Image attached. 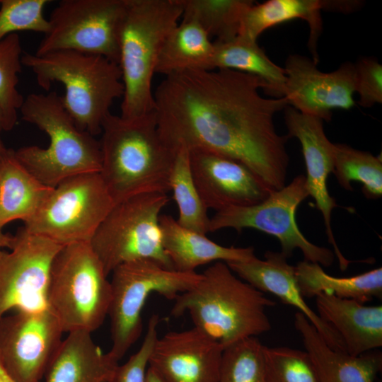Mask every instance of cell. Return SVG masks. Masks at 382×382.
I'll return each instance as SVG.
<instances>
[{"label": "cell", "instance_id": "11", "mask_svg": "<svg viewBox=\"0 0 382 382\" xmlns=\"http://www.w3.org/2000/svg\"><path fill=\"white\" fill-rule=\"evenodd\" d=\"M308 196L306 177L299 175L282 189L271 191L257 204L217 211L210 219L209 232L227 228L237 231L254 228L276 237L281 244L280 252L287 258L299 249L303 260L329 267L335 260L333 251L309 241L296 221L299 205Z\"/></svg>", "mask_w": 382, "mask_h": 382}, {"label": "cell", "instance_id": "10", "mask_svg": "<svg viewBox=\"0 0 382 382\" xmlns=\"http://www.w3.org/2000/svg\"><path fill=\"white\" fill-rule=\"evenodd\" d=\"M115 204L100 173L81 174L55 186L24 227L62 246L90 243Z\"/></svg>", "mask_w": 382, "mask_h": 382}, {"label": "cell", "instance_id": "30", "mask_svg": "<svg viewBox=\"0 0 382 382\" xmlns=\"http://www.w3.org/2000/svg\"><path fill=\"white\" fill-rule=\"evenodd\" d=\"M169 189L178 209L177 222L184 228L206 235L209 232L210 219L195 185L190 163L189 150L176 151L169 178Z\"/></svg>", "mask_w": 382, "mask_h": 382}, {"label": "cell", "instance_id": "31", "mask_svg": "<svg viewBox=\"0 0 382 382\" xmlns=\"http://www.w3.org/2000/svg\"><path fill=\"white\" fill-rule=\"evenodd\" d=\"M338 183L352 191V183L362 185V192L369 199L382 195V159L369 151L354 149L345 144L333 143V170Z\"/></svg>", "mask_w": 382, "mask_h": 382}, {"label": "cell", "instance_id": "23", "mask_svg": "<svg viewBox=\"0 0 382 382\" xmlns=\"http://www.w3.org/2000/svg\"><path fill=\"white\" fill-rule=\"evenodd\" d=\"M159 224L163 248L175 270L195 272L212 262H245L255 256L253 247L219 245L206 235L183 227L170 215H161Z\"/></svg>", "mask_w": 382, "mask_h": 382}, {"label": "cell", "instance_id": "39", "mask_svg": "<svg viewBox=\"0 0 382 382\" xmlns=\"http://www.w3.org/2000/svg\"><path fill=\"white\" fill-rule=\"evenodd\" d=\"M145 382H164L158 374L151 367L148 366Z\"/></svg>", "mask_w": 382, "mask_h": 382}, {"label": "cell", "instance_id": "25", "mask_svg": "<svg viewBox=\"0 0 382 382\" xmlns=\"http://www.w3.org/2000/svg\"><path fill=\"white\" fill-rule=\"evenodd\" d=\"M53 188L30 173L9 149L0 167V229L13 220L28 221Z\"/></svg>", "mask_w": 382, "mask_h": 382}, {"label": "cell", "instance_id": "14", "mask_svg": "<svg viewBox=\"0 0 382 382\" xmlns=\"http://www.w3.org/2000/svg\"><path fill=\"white\" fill-rule=\"evenodd\" d=\"M63 333L48 308L6 314L0 318V361L16 382H42Z\"/></svg>", "mask_w": 382, "mask_h": 382}, {"label": "cell", "instance_id": "22", "mask_svg": "<svg viewBox=\"0 0 382 382\" xmlns=\"http://www.w3.org/2000/svg\"><path fill=\"white\" fill-rule=\"evenodd\" d=\"M91 334L69 332L52 358L42 382H109L119 361L109 352L105 353Z\"/></svg>", "mask_w": 382, "mask_h": 382}, {"label": "cell", "instance_id": "42", "mask_svg": "<svg viewBox=\"0 0 382 382\" xmlns=\"http://www.w3.org/2000/svg\"><path fill=\"white\" fill-rule=\"evenodd\" d=\"M3 131H6V126H5L4 115L0 108V133Z\"/></svg>", "mask_w": 382, "mask_h": 382}, {"label": "cell", "instance_id": "1", "mask_svg": "<svg viewBox=\"0 0 382 382\" xmlns=\"http://www.w3.org/2000/svg\"><path fill=\"white\" fill-rule=\"evenodd\" d=\"M260 89L267 90L261 79L231 69L166 76L154 92L160 134L175 152L202 149L235 159L279 190L286 185L289 137L278 134L274 116L288 103Z\"/></svg>", "mask_w": 382, "mask_h": 382}, {"label": "cell", "instance_id": "15", "mask_svg": "<svg viewBox=\"0 0 382 382\" xmlns=\"http://www.w3.org/2000/svg\"><path fill=\"white\" fill-rule=\"evenodd\" d=\"M284 70V97L298 111L329 122L332 110H349L354 105V64L345 62L331 72L321 71L312 59L291 54Z\"/></svg>", "mask_w": 382, "mask_h": 382}, {"label": "cell", "instance_id": "29", "mask_svg": "<svg viewBox=\"0 0 382 382\" xmlns=\"http://www.w3.org/2000/svg\"><path fill=\"white\" fill-rule=\"evenodd\" d=\"M182 19L196 22L214 41L236 37L244 13L254 3L249 0H180Z\"/></svg>", "mask_w": 382, "mask_h": 382}, {"label": "cell", "instance_id": "13", "mask_svg": "<svg viewBox=\"0 0 382 382\" xmlns=\"http://www.w3.org/2000/svg\"><path fill=\"white\" fill-rule=\"evenodd\" d=\"M14 238L10 251L0 252V318L12 310L47 308L50 269L62 247L24 226Z\"/></svg>", "mask_w": 382, "mask_h": 382}, {"label": "cell", "instance_id": "35", "mask_svg": "<svg viewBox=\"0 0 382 382\" xmlns=\"http://www.w3.org/2000/svg\"><path fill=\"white\" fill-rule=\"evenodd\" d=\"M47 0L0 1V42L9 35L20 31L45 34L48 20L44 16Z\"/></svg>", "mask_w": 382, "mask_h": 382}, {"label": "cell", "instance_id": "38", "mask_svg": "<svg viewBox=\"0 0 382 382\" xmlns=\"http://www.w3.org/2000/svg\"><path fill=\"white\" fill-rule=\"evenodd\" d=\"M14 236H11L7 233H4L0 229V252L4 248L11 249L14 242Z\"/></svg>", "mask_w": 382, "mask_h": 382}, {"label": "cell", "instance_id": "7", "mask_svg": "<svg viewBox=\"0 0 382 382\" xmlns=\"http://www.w3.org/2000/svg\"><path fill=\"white\" fill-rule=\"evenodd\" d=\"M108 277L90 243L59 250L50 269L47 303L64 332L91 333L101 326L111 299Z\"/></svg>", "mask_w": 382, "mask_h": 382}, {"label": "cell", "instance_id": "18", "mask_svg": "<svg viewBox=\"0 0 382 382\" xmlns=\"http://www.w3.org/2000/svg\"><path fill=\"white\" fill-rule=\"evenodd\" d=\"M223 346L196 328L156 340L149 366L164 382H217Z\"/></svg>", "mask_w": 382, "mask_h": 382}, {"label": "cell", "instance_id": "32", "mask_svg": "<svg viewBox=\"0 0 382 382\" xmlns=\"http://www.w3.org/2000/svg\"><path fill=\"white\" fill-rule=\"evenodd\" d=\"M22 46L18 33L9 35L0 42V108L6 131L16 125L18 110L24 98L18 90V75L22 70Z\"/></svg>", "mask_w": 382, "mask_h": 382}, {"label": "cell", "instance_id": "8", "mask_svg": "<svg viewBox=\"0 0 382 382\" xmlns=\"http://www.w3.org/2000/svg\"><path fill=\"white\" fill-rule=\"evenodd\" d=\"M110 318L112 347L109 352L120 361L140 337L141 312L149 295L168 300L192 288L201 279L196 272L168 269L151 259L123 263L111 272Z\"/></svg>", "mask_w": 382, "mask_h": 382}, {"label": "cell", "instance_id": "9", "mask_svg": "<svg viewBox=\"0 0 382 382\" xmlns=\"http://www.w3.org/2000/svg\"><path fill=\"white\" fill-rule=\"evenodd\" d=\"M166 193L132 197L114 205L90 242L108 276L117 266L151 259L174 270L163 250L159 218Z\"/></svg>", "mask_w": 382, "mask_h": 382}, {"label": "cell", "instance_id": "37", "mask_svg": "<svg viewBox=\"0 0 382 382\" xmlns=\"http://www.w3.org/2000/svg\"><path fill=\"white\" fill-rule=\"evenodd\" d=\"M355 93L359 104L370 108L382 103V65L371 57H363L354 64Z\"/></svg>", "mask_w": 382, "mask_h": 382}, {"label": "cell", "instance_id": "5", "mask_svg": "<svg viewBox=\"0 0 382 382\" xmlns=\"http://www.w3.org/2000/svg\"><path fill=\"white\" fill-rule=\"evenodd\" d=\"M20 111L23 120L50 139L47 148L30 145L14 150L16 158L37 179L54 187L69 178L100 172V141L76 126L62 96L56 92L30 93Z\"/></svg>", "mask_w": 382, "mask_h": 382}, {"label": "cell", "instance_id": "6", "mask_svg": "<svg viewBox=\"0 0 382 382\" xmlns=\"http://www.w3.org/2000/svg\"><path fill=\"white\" fill-rule=\"evenodd\" d=\"M182 12L180 0H126L118 35L124 86L121 117L134 118L154 110L151 84L156 64Z\"/></svg>", "mask_w": 382, "mask_h": 382}, {"label": "cell", "instance_id": "41", "mask_svg": "<svg viewBox=\"0 0 382 382\" xmlns=\"http://www.w3.org/2000/svg\"><path fill=\"white\" fill-rule=\"evenodd\" d=\"M8 149H7L5 146L2 141L0 140V167L4 159L5 158L6 156L8 154Z\"/></svg>", "mask_w": 382, "mask_h": 382}, {"label": "cell", "instance_id": "27", "mask_svg": "<svg viewBox=\"0 0 382 382\" xmlns=\"http://www.w3.org/2000/svg\"><path fill=\"white\" fill-rule=\"evenodd\" d=\"M214 42L196 22L183 20L166 39L155 74L166 76L194 70H212Z\"/></svg>", "mask_w": 382, "mask_h": 382}, {"label": "cell", "instance_id": "16", "mask_svg": "<svg viewBox=\"0 0 382 382\" xmlns=\"http://www.w3.org/2000/svg\"><path fill=\"white\" fill-rule=\"evenodd\" d=\"M193 179L207 209L216 212L263 201L270 191L242 163L202 149L189 150Z\"/></svg>", "mask_w": 382, "mask_h": 382}, {"label": "cell", "instance_id": "33", "mask_svg": "<svg viewBox=\"0 0 382 382\" xmlns=\"http://www.w3.org/2000/svg\"><path fill=\"white\" fill-rule=\"evenodd\" d=\"M264 346L256 337H250L225 347L217 382H266Z\"/></svg>", "mask_w": 382, "mask_h": 382}, {"label": "cell", "instance_id": "4", "mask_svg": "<svg viewBox=\"0 0 382 382\" xmlns=\"http://www.w3.org/2000/svg\"><path fill=\"white\" fill-rule=\"evenodd\" d=\"M22 64L42 89L48 91L57 82L64 86L65 109L80 129L93 136L101 134L110 107L124 94L118 64L103 56L74 50L41 55L25 52Z\"/></svg>", "mask_w": 382, "mask_h": 382}, {"label": "cell", "instance_id": "3", "mask_svg": "<svg viewBox=\"0 0 382 382\" xmlns=\"http://www.w3.org/2000/svg\"><path fill=\"white\" fill-rule=\"evenodd\" d=\"M275 302L243 281L225 262H215L190 289L175 299L170 314L188 313L194 327L224 347L271 329L266 308Z\"/></svg>", "mask_w": 382, "mask_h": 382}, {"label": "cell", "instance_id": "20", "mask_svg": "<svg viewBox=\"0 0 382 382\" xmlns=\"http://www.w3.org/2000/svg\"><path fill=\"white\" fill-rule=\"evenodd\" d=\"M316 303L318 316L339 334L349 355L382 346V306H365L328 293L317 295Z\"/></svg>", "mask_w": 382, "mask_h": 382}, {"label": "cell", "instance_id": "17", "mask_svg": "<svg viewBox=\"0 0 382 382\" xmlns=\"http://www.w3.org/2000/svg\"><path fill=\"white\" fill-rule=\"evenodd\" d=\"M284 121L289 138H296L301 146L306 168V184L309 196L315 200L321 212L328 242L334 248L341 270H345L351 261L345 258L337 245L331 228V213L337 205L329 194L327 180L333 170V143L327 137L323 120L302 113L290 105L284 108Z\"/></svg>", "mask_w": 382, "mask_h": 382}, {"label": "cell", "instance_id": "40", "mask_svg": "<svg viewBox=\"0 0 382 382\" xmlns=\"http://www.w3.org/2000/svg\"><path fill=\"white\" fill-rule=\"evenodd\" d=\"M0 382H16L0 361Z\"/></svg>", "mask_w": 382, "mask_h": 382}, {"label": "cell", "instance_id": "21", "mask_svg": "<svg viewBox=\"0 0 382 382\" xmlns=\"http://www.w3.org/2000/svg\"><path fill=\"white\" fill-rule=\"evenodd\" d=\"M294 327L314 364L319 382H374L382 368V355L372 350L359 356L332 349L316 328L300 312Z\"/></svg>", "mask_w": 382, "mask_h": 382}, {"label": "cell", "instance_id": "36", "mask_svg": "<svg viewBox=\"0 0 382 382\" xmlns=\"http://www.w3.org/2000/svg\"><path fill=\"white\" fill-rule=\"evenodd\" d=\"M159 317L151 316L140 348L123 364L118 365L109 382H145L149 359L158 339Z\"/></svg>", "mask_w": 382, "mask_h": 382}, {"label": "cell", "instance_id": "12", "mask_svg": "<svg viewBox=\"0 0 382 382\" xmlns=\"http://www.w3.org/2000/svg\"><path fill=\"white\" fill-rule=\"evenodd\" d=\"M126 0H62L34 53L74 50L119 62L118 35Z\"/></svg>", "mask_w": 382, "mask_h": 382}, {"label": "cell", "instance_id": "2", "mask_svg": "<svg viewBox=\"0 0 382 382\" xmlns=\"http://www.w3.org/2000/svg\"><path fill=\"white\" fill-rule=\"evenodd\" d=\"M102 178L115 202L166 193L175 154L162 139L155 110L134 118L111 112L102 125Z\"/></svg>", "mask_w": 382, "mask_h": 382}, {"label": "cell", "instance_id": "28", "mask_svg": "<svg viewBox=\"0 0 382 382\" xmlns=\"http://www.w3.org/2000/svg\"><path fill=\"white\" fill-rule=\"evenodd\" d=\"M295 267V274L303 297L328 293L364 303L382 296V268L378 267L349 277L327 274L318 263L303 260Z\"/></svg>", "mask_w": 382, "mask_h": 382}, {"label": "cell", "instance_id": "24", "mask_svg": "<svg viewBox=\"0 0 382 382\" xmlns=\"http://www.w3.org/2000/svg\"><path fill=\"white\" fill-rule=\"evenodd\" d=\"M337 1L269 0L252 4L242 18L238 35L257 40L267 28L296 18L306 21L309 26L308 47L312 59L318 62L317 44L322 33V10L336 11Z\"/></svg>", "mask_w": 382, "mask_h": 382}, {"label": "cell", "instance_id": "26", "mask_svg": "<svg viewBox=\"0 0 382 382\" xmlns=\"http://www.w3.org/2000/svg\"><path fill=\"white\" fill-rule=\"evenodd\" d=\"M212 69H231L254 75L267 86V94L282 98L285 93L284 68L274 63L253 40L241 35L225 41H214Z\"/></svg>", "mask_w": 382, "mask_h": 382}, {"label": "cell", "instance_id": "34", "mask_svg": "<svg viewBox=\"0 0 382 382\" xmlns=\"http://www.w3.org/2000/svg\"><path fill=\"white\" fill-rule=\"evenodd\" d=\"M263 357L266 382H319L306 350L264 346Z\"/></svg>", "mask_w": 382, "mask_h": 382}, {"label": "cell", "instance_id": "19", "mask_svg": "<svg viewBox=\"0 0 382 382\" xmlns=\"http://www.w3.org/2000/svg\"><path fill=\"white\" fill-rule=\"evenodd\" d=\"M264 257L263 260L255 256L245 262L226 263L243 281L263 293L274 295L284 303L295 307L332 349L346 352L339 334L306 302L297 283L295 267L288 263V258L281 252L273 251H267Z\"/></svg>", "mask_w": 382, "mask_h": 382}]
</instances>
